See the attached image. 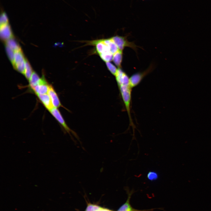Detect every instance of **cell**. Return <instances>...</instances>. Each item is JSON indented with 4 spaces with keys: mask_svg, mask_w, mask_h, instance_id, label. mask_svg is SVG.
Returning a JSON list of instances; mask_svg holds the SVG:
<instances>
[{
    "mask_svg": "<svg viewBox=\"0 0 211 211\" xmlns=\"http://www.w3.org/2000/svg\"><path fill=\"white\" fill-rule=\"evenodd\" d=\"M122 99L128 115L130 124L134 130L135 126L132 121L131 114V92L132 88L130 84L118 86Z\"/></svg>",
    "mask_w": 211,
    "mask_h": 211,
    "instance_id": "cell-1",
    "label": "cell"
},
{
    "mask_svg": "<svg viewBox=\"0 0 211 211\" xmlns=\"http://www.w3.org/2000/svg\"><path fill=\"white\" fill-rule=\"evenodd\" d=\"M106 67L108 70L115 76L117 72L118 68L113 64L109 62H106Z\"/></svg>",
    "mask_w": 211,
    "mask_h": 211,
    "instance_id": "cell-17",
    "label": "cell"
},
{
    "mask_svg": "<svg viewBox=\"0 0 211 211\" xmlns=\"http://www.w3.org/2000/svg\"><path fill=\"white\" fill-rule=\"evenodd\" d=\"M0 35L1 38L4 41L12 38V31L8 23L0 25Z\"/></svg>",
    "mask_w": 211,
    "mask_h": 211,
    "instance_id": "cell-10",
    "label": "cell"
},
{
    "mask_svg": "<svg viewBox=\"0 0 211 211\" xmlns=\"http://www.w3.org/2000/svg\"><path fill=\"white\" fill-rule=\"evenodd\" d=\"M128 197L126 202L118 209L117 211H150L153 209L149 210H139L133 208L130 203L131 196L133 193V190L130 191L126 188Z\"/></svg>",
    "mask_w": 211,
    "mask_h": 211,
    "instance_id": "cell-7",
    "label": "cell"
},
{
    "mask_svg": "<svg viewBox=\"0 0 211 211\" xmlns=\"http://www.w3.org/2000/svg\"><path fill=\"white\" fill-rule=\"evenodd\" d=\"M6 46L14 52L21 50L18 43L12 38L6 41Z\"/></svg>",
    "mask_w": 211,
    "mask_h": 211,
    "instance_id": "cell-14",
    "label": "cell"
},
{
    "mask_svg": "<svg viewBox=\"0 0 211 211\" xmlns=\"http://www.w3.org/2000/svg\"><path fill=\"white\" fill-rule=\"evenodd\" d=\"M123 51L119 50L113 54L112 61L118 68H122L123 59Z\"/></svg>",
    "mask_w": 211,
    "mask_h": 211,
    "instance_id": "cell-12",
    "label": "cell"
},
{
    "mask_svg": "<svg viewBox=\"0 0 211 211\" xmlns=\"http://www.w3.org/2000/svg\"><path fill=\"white\" fill-rule=\"evenodd\" d=\"M50 85L44 78H42L40 83L32 90L37 95L47 93Z\"/></svg>",
    "mask_w": 211,
    "mask_h": 211,
    "instance_id": "cell-8",
    "label": "cell"
},
{
    "mask_svg": "<svg viewBox=\"0 0 211 211\" xmlns=\"http://www.w3.org/2000/svg\"><path fill=\"white\" fill-rule=\"evenodd\" d=\"M41 79L36 73L33 72L29 80L30 87L32 89L40 83Z\"/></svg>",
    "mask_w": 211,
    "mask_h": 211,
    "instance_id": "cell-13",
    "label": "cell"
},
{
    "mask_svg": "<svg viewBox=\"0 0 211 211\" xmlns=\"http://www.w3.org/2000/svg\"><path fill=\"white\" fill-rule=\"evenodd\" d=\"M115 77L118 86L130 84V77L122 68H118Z\"/></svg>",
    "mask_w": 211,
    "mask_h": 211,
    "instance_id": "cell-6",
    "label": "cell"
},
{
    "mask_svg": "<svg viewBox=\"0 0 211 211\" xmlns=\"http://www.w3.org/2000/svg\"><path fill=\"white\" fill-rule=\"evenodd\" d=\"M0 25L8 23V19L6 13L3 12L0 17Z\"/></svg>",
    "mask_w": 211,
    "mask_h": 211,
    "instance_id": "cell-20",
    "label": "cell"
},
{
    "mask_svg": "<svg viewBox=\"0 0 211 211\" xmlns=\"http://www.w3.org/2000/svg\"><path fill=\"white\" fill-rule=\"evenodd\" d=\"M32 68L29 62L25 59V70L24 73L26 78L28 80L31 77L33 72Z\"/></svg>",
    "mask_w": 211,
    "mask_h": 211,
    "instance_id": "cell-15",
    "label": "cell"
},
{
    "mask_svg": "<svg viewBox=\"0 0 211 211\" xmlns=\"http://www.w3.org/2000/svg\"><path fill=\"white\" fill-rule=\"evenodd\" d=\"M6 50L7 55L13 65L15 52L7 46H6Z\"/></svg>",
    "mask_w": 211,
    "mask_h": 211,
    "instance_id": "cell-19",
    "label": "cell"
},
{
    "mask_svg": "<svg viewBox=\"0 0 211 211\" xmlns=\"http://www.w3.org/2000/svg\"><path fill=\"white\" fill-rule=\"evenodd\" d=\"M103 208L97 205L89 204L85 211H99Z\"/></svg>",
    "mask_w": 211,
    "mask_h": 211,
    "instance_id": "cell-18",
    "label": "cell"
},
{
    "mask_svg": "<svg viewBox=\"0 0 211 211\" xmlns=\"http://www.w3.org/2000/svg\"><path fill=\"white\" fill-rule=\"evenodd\" d=\"M38 99L45 108L49 111L52 109L53 106L50 98L47 93L37 95Z\"/></svg>",
    "mask_w": 211,
    "mask_h": 211,
    "instance_id": "cell-11",
    "label": "cell"
},
{
    "mask_svg": "<svg viewBox=\"0 0 211 211\" xmlns=\"http://www.w3.org/2000/svg\"><path fill=\"white\" fill-rule=\"evenodd\" d=\"M154 68V64L151 63L145 71L136 72L132 75L129 78L130 84L131 88L132 89L137 86L147 75L152 72Z\"/></svg>",
    "mask_w": 211,
    "mask_h": 211,
    "instance_id": "cell-3",
    "label": "cell"
},
{
    "mask_svg": "<svg viewBox=\"0 0 211 211\" xmlns=\"http://www.w3.org/2000/svg\"><path fill=\"white\" fill-rule=\"evenodd\" d=\"M147 178L149 181H156L159 178V175L156 171H150L147 173Z\"/></svg>",
    "mask_w": 211,
    "mask_h": 211,
    "instance_id": "cell-16",
    "label": "cell"
},
{
    "mask_svg": "<svg viewBox=\"0 0 211 211\" xmlns=\"http://www.w3.org/2000/svg\"><path fill=\"white\" fill-rule=\"evenodd\" d=\"M47 94L50 98L54 107L58 108L62 106L57 94L51 85L49 86Z\"/></svg>",
    "mask_w": 211,
    "mask_h": 211,
    "instance_id": "cell-9",
    "label": "cell"
},
{
    "mask_svg": "<svg viewBox=\"0 0 211 211\" xmlns=\"http://www.w3.org/2000/svg\"><path fill=\"white\" fill-rule=\"evenodd\" d=\"M110 38L119 50L123 51L125 47H129L137 53V48L139 47L134 42H129L127 39V35L121 36L116 35Z\"/></svg>",
    "mask_w": 211,
    "mask_h": 211,
    "instance_id": "cell-2",
    "label": "cell"
},
{
    "mask_svg": "<svg viewBox=\"0 0 211 211\" xmlns=\"http://www.w3.org/2000/svg\"><path fill=\"white\" fill-rule=\"evenodd\" d=\"M49 112L67 132L70 135V133H72L76 138L79 140V137L76 134L74 131L71 129L67 126L57 108L53 107L49 111Z\"/></svg>",
    "mask_w": 211,
    "mask_h": 211,
    "instance_id": "cell-5",
    "label": "cell"
},
{
    "mask_svg": "<svg viewBox=\"0 0 211 211\" xmlns=\"http://www.w3.org/2000/svg\"><path fill=\"white\" fill-rule=\"evenodd\" d=\"M25 59L21 50L15 52L13 66L17 70L24 74Z\"/></svg>",
    "mask_w": 211,
    "mask_h": 211,
    "instance_id": "cell-4",
    "label": "cell"
}]
</instances>
